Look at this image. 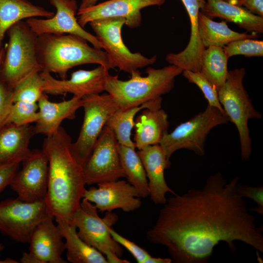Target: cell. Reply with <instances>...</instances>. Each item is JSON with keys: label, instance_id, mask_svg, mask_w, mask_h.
I'll return each instance as SVG.
<instances>
[{"label": "cell", "instance_id": "1", "mask_svg": "<svg viewBox=\"0 0 263 263\" xmlns=\"http://www.w3.org/2000/svg\"><path fill=\"white\" fill-rule=\"evenodd\" d=\"M239 181L235 177L228 182L217 172L202 188L174 194L147 231V240L166 246L176 263H206L221 242L232 252L234 242L240 241L263 253V228L238 194Z\"/></svg>", "mask_w": 263, "mask_h": 263}, {"label": "cell", "instance_id": "2", "mask_svg": "<svg viewBox=\"0 0 263 263\" xmlns=\"http://www.w3.org/2000/svg\"><path fill=\"white\" fill-rule=\"evenodd\" d=\"M72 139L60 126L44 139L42 150L48 162L47 194L49 215L69 221L80 206L86 190L82 166L71 150Z\"/></svg>", "mask_w": 263, "mask_h": 263}, {"label": "cell", "instance_id": "3", "mask_svg": "<svg viewBox=\"0 0 263 263\" xmlns=\"http://www.w3.org/2000/svg\"><path fill=\"white\" fill-rule=\"evenodd\" d=\"M83 38L72 34H44L38 36V58L41 71L66 79L72 68L88 64L113 69L105 51L91 46Z\"/></svg>", "mask_w": 263, "mask_h": 263}, {"label": "cell", "instance_id": "4", "mask_svg": "<svg viewBox=\"0 0 263 263\" xmlns=\"http://www.w3.org/2000/svg\"><path fill=\"white\" fill-rule=\"evenodd\" d=\"M183 70L169 64L162 68L148 67L147 75L142 76L139 71L131 75L127 80L110 74L106 77L105 92L115 100L119 108L127 109L140 106L170 92L173 88L176 77Z\"/></svg>", "mask_w": 263, "mask_h": 263}, {"label": "cell", "instance_id": "5", "mask_svg": "<svg viewBox=\"0 0 263 263\" xmlns=\"http://www.w3.org/2000/svg\"><path fill=\"white\" fill-rule=\"evenodd\" d=\"M8 43L0 67V80L10 88L29 75L41 72L37 54L38 36L26 21H19L6 32Z\"/></svg>", "mask_w": 263, "mask_h": 263}, {"label": "cell", "instance_id": "6", "mask_svg": "<svg viewBox=\"0 0 263 263\" xmlns=\"http://www.w3.org/2000/svg\"><path fill=\"white\" fill-rule=\"evenodd\" d=\"M244 67L228 71L224 85L217 91L219 102L229 120L237 129L241 157L247 161L252 151L251 139L248 126L250 119H260L261 114L254 108L243 85L245 75Z\"/></svg>", "mask_w": 263, "mask_h": 263}, {"label": "cell", "instance_id": "7", "mask_svg": "<svg viewBox=\"0 0 263 263\" xmlns=\"http://www.w3.org/2000/svg\"><path fill=\"white\" fill-rule=\"evenodd\" d=\"M95 205L83 198L79 208L68 221L74 225L78 235L89 245L101 252L108 263H129L122 259L123 253L122 246L112 238L109 229L116 223L118 216L111 212H106L101 218Z\"/></svg>", "mask_w": 263, "mask_h": 263}, {"label": "cell", "instance_id": "8", "mask_svg": "<svg viewBox=\"0 0 263 263\" xmlns=\"http://www.w3.org/2000/svg\"><path fill=\"white\" fill-rule=\"evenodd\" d=\"M225 113L209 105L203 112L166 133L159 145L167 157L178 150L187 149L199 156L205 154V143L212 129L229 121Z\"/></svg>", "mask_w": 263, "mask_h": 263}, {"label": "cell", "instance_id": "9", "mask_svg": "<svg viewBox=\"0 0 263 263\" xmlns=\"http://www.w3.org/2000/svg\"><path fill=\"white\" fill-rule=\"evenodd\" d=\"M126 23L123 18L113 17L96 19L89 24L101 43L113 68L132 74L154 64L156 56L148 57L139 52H132L124 43L122 29Z\"/></svg>", "mask_w": 263, "mask_h": 263}, {"label": "cell", "instance_id": "10", "mask_svg": "<svg viewBox=\"0 0 263 263\" xmlns=\"http://www.w3.org/2000/svg\"><path fill=\"white\" fill-rule=\"evenodd\" d=\"M82 100L83 122L78 138L71 143V149L75 160L82 166L107 121L119 106L108 93L85 96Z\"/></svg>", "mask_w": 263, "mask_h": 263}, {"label": "cell", "instance_id": "11", "mask_svg": "<svg viewBox=\"0 0 263 263\" xmlns=\"http://www.w3.org/2000/svg\"><path fill=\"white\" fill-rule=\"evenodd\" d=\"M49 217L45 199H7L0 202V232L16 242L28 243L36 226Z\"/></svg>", "mask_w": 263, "mask_h": 263}, {"label": "cell", "instance_id": "12", "mask_svg": "<svg viewBox=\"0 0 263 263\" xmlns=\"http://www.w3.org/2000/svg\"><path fill=\"white\" fill-rule=\"evenodd\" d=\"M118 146L113 132L105 125L91 153L82 166L86 185L125 178L120 160Z\"/></svg>", "mask_w": 263, "mask_h": 263}, {"label": "cell", "instance_id": "13", "mask_svg": "<svg viewBox=\"0 0 263 263\" xmlns=\"http://www.w3.org/2000/svg\"><path fill=\"white\" fill-rule=\"evenodd\" d=\"M56 10L51 18H31L26 22L38 36L44 34H72L86 39L93 46L102 49L95 35L87 31L77 21L78 5L75 0H49Z\"/></svg>", "mask_w": 263, "mask_h": 263}, {"label": "cell", "instance_id": "14", "mask_svg": "<svg viewBox=\"0 0 263 263\" xmlns=\"http://www.w3.org/2000/svg\"><path fill=\"white\" fill-rule=\"evenodd\" d=\"M10 186L18 197L27 202L45 199L47 190L48 162L43 150H32L22 161Z\"/></svg>", "mask_w": 263, "mask_h": 263}, {"label": "cell", "instance_id": "15", "mask_svg": "<svg viewBox=\"0 0 263 263\" xmlns=\"http://www.w3.org/2000/svg\"><path fill=\"white\" fill-rule=\"evenodd\" d=\"M108 70L98 65L91 70H79L73 72L69 79H57L51 73L41 71L43 91L46 94L62 95L71 94L82 98L105 92V83L109 74Z\"/></svg>", "mask_w": 263, "mask_h": 263}, {"label": "cell", "instance_id": "16", "mask_svg": "<svg viewBox=\"0 0 263 263\" xmlns=\"http://www.w3.org/2000/svg\"><path fill=\"white\" fill-rule=\"evenodd\" d=\"M86 189L83 198L94 204L98 212L121 209L128 212L140 207L142 202L136 189L127 181L117 180L97 184Z\"/></svg>", "mask_w": 263, "mask_h": 263}, {"label": "cell", "instance_id": "17", "mask_svg": "<svg viewBox=\"0 0 263 263\" xmlns=\"http://www.w3.org/2000/svg\"><path fill=\"white\" fill-rule=\"evenodd\" d=\"M166 0H109L94 6L78 9L77 21L84 28L90 22L98 19L118 17L126 19L125 25L130 28L139 27L142 9L151 6H161Z\"/></svg>", "mask_w": 263, "mask_h": 263}, {"label": "cell", "instance_id": "18", "mask_svg": "<svg viewBox=\"0 0 263 263\" xmlns=\"http://www.w3.org/2000/svg\"><path fill=\"white\" fill-rule=\"evenodd\" d=\"M188 14L190 23V36L188 43L182 51L170 53L166 56L169 64L183 70L200 72L201 57L206 48L202 42L198 31V16L203 9L206 0H181Z\"/></svg>", "mask_w": 263, "mask_h": 263}, {"label": "cell", "instance_id": "19", "mask_svg": "<svg viewBox=\"0 0 263 263\" xmlns=\"http://www.w3.org/2000/svg\"><path fill=\"white\" fill-rule=\"evenodd\" d=\"M137 152L146 172L149 196L154 203L165 204L167 201L166 194H175L167 185L164 175L165 169L171 165L169 159L159 144L147 146Z\"/></svg>", "mask_w": 263, "mask_h": 263}, {"label": "cell", "instance_id": "20", "mask_svg": "<svg viewBox=\"0 0 263 263\" xmlns=\"http://www.w3.org/2000/svg\"><path fill=\"white\" fill-rule=\"evenodd\" d=\"M49 217L35 228L28 243L29 252L43 263H66L62 255L65 250L61 232Z\"/></svg>", "mask_w": 263, "mask_h": 263}, {"label": "cell", "instance_id": "21", "mask_svg": "<svg viewBox=\"0 0 263 263\" xmlns=\"http://www.w3.org/2000/svg\"><path fill=\"white\" fill-rule=\"evenodd\" d=\"M82 98L73 95L59 102L51 101L44 93L38 101V119L34 126L36 134L49 136L55 132L66 119H74L77 110L82 108Z\"/></svg>", "mask_w": 263, "mask_h": 263}, {"label": "cell", "instance_id": "22", "mask_svg": "<svg viewBox=\"0 0 263 263\" xmlns=\"http://www.w3.org/2000/svg\"><path fill=\"white\" fill-rule=\"evenodd\" d=\"M31 124L6 123L0 128V165L20 163L31 153L29 144L35 135Z\"/></svg>", "mask_w": 263, "mask_h": 263}, {"label": "cell", "instance_id": "23", "mask_svg": "<svg viewBox=\"0 0 263 263\" xmlns=\"http://www.w3.org/2000/svg\"><path fill=\"white\" fill-rule=\"evenodd\" d=\"M169 126L168 115L161 107L144 109L134 120L133 142L138 150L159 144Z\"/></svg>", "mask_w": 263, "mask_h": 263}, {"label": "cell", "instance_id": "24", "mask_svg": "<svg viewBox=\"0 0 263 263\" xmlns=\"http://www.w3.org/2000/svg\"><path fill=\"white\" fill-rule=\"evenodd\" d=\"M201 11L209 17L218 18L234 23L247 32L257 35L263 33V17L242 6L223 0H206Z\"/></svg>", "mask_w": 263, "mask_h": 263}, {"label": "cell", "instance_id": "25", "mask_svg": "<svg viewBox=\"0 0 263 263\" xmlns=\"http://www.w3.org/2000/svg\"><path fill=\"white\" fill-rule=\"evenodd\" d=\"M55 219L65 240L67 261L71 263H108L101 252L79 237L74 225L63 219Z\"/></svg>", "mask_w": 263, "mask_h": 263}, {"label": "cell", "instance_id": "26", "mask_svg": "<svg viewBox=\"0 0 263 263\" xmlns=\"http://www.w3.org/2000/svg\"><path fill=\"white\" fill-rule=\"evenodd\" d=\"M54 13L28 0H0V51L7 30L16 23L31 18L52 17Z\"/></svg>", "mask_w": 263, "mask_h": 263}, {"label": "cell", "instance_id": "27", "mask_svg": "<svg viewBox=\"0 0 263 263\" xmlns=\"http://www.w3.org/2000/svg\"><path fill=\"white\" fill-rule=\"evenodd\" d=\"M198 31L202 42L206 48L210 46L223 48L237 39L258 37L256 34L234 31L229 28L226 21H215L201 11L198 16Z\"/></svg>", "mask_w": 263, "mask_h": 263}, {"label": "cell", "instance_id": "28", "mask_svg": "<svg viewBox=\"0 0 263 263\" xmlns=\"http://www.w3.org/2000/svg\"><path fill=\"white\" fill-rule=\"evenodd\" d=\"M162 100L159 97L138 106L124 109L119 108L113 113L106 125L112 130L119 144L136 149L131 139L136 114L144 109L161 107Z\"/></svg>", "mask_w": 263, "mask_h": 263}, {"label": "cell", "instance_id": "29", "mask_svg": "<svg viewBox=\"0 0 263 263\" xmlns=\"http://www.w3.org/2000/svg\"><path fill=\"white\" fill-rule=\"evenodd\" d=\"M118 151L127 181L136 189L140 198H146L149 196L146 172L135 148L119 144Z\"/></svg>", "mask_w": 263, "mask_h": 263}, {"label": "cell", "instance_id": "30", "mask_svg": "<svg viewBox=\"0 0 263 263\" xmlns=\"http://www.w3.org/2000/svg\"><path fill=\"white\" fill-rule=\"evenodd\" d=\"M228 60L222 47L210 46L203 53L200 72L217 91L224 85L227 78Z\"/></svg>", "mask_w": 263, "mask_h": 263}, {"label": "cell", "instance_id": "31", "mask_svg": "<svg viewBox=\"0 0 263 263\" xmlns=\"http://www.w3.org/2000/svg\"><path fill=\"white\" fill-rule=\"evenodd\" d=\"M44 93L40 72H35L22 79L13 88V102L38 103Z\"/></svg>", "mask_w": 263, "mask_h": 263}, {"label": "cell", "instance_id": "32", "mask_svg": "<svg viewBox=\"0 0 263 263\" xmlns=\"http://www.w3.org/2000/svg\"><path fill=\"white\" fill-rule=\"evenodd\" d=\"M223 49L228 59L240 55L249 57H262L263 56V41L255 38H242L229 43Z\"/></svg>", "mask_w": 263, "mask_h": 263}, {"label": "cell", "instance_id": "33", "mask_svg": "<svg viewBox=\"0 0 263 263\" xmlns=\"http://www.w3.org/2000/svg\"><path fill=\"white\" fill-rule=\"evenodd\" d=\"M38 103L13 102L6 123L24 125L35 123L38 118Z\"/></svg>", "mask_w": 263, "mask_h": 263}, {"label": "cell", "instance_id": "34", "mask_svg": "<svg viewBox=\"0 0 263 263\" xmlns=\"http://www.w3.org/2000/svg\"><path fill=\"white\" fill-rule=\"evenodd\" d=\"M182 74L188 82L195 84L200 88L208 102V105L224 112L219 100L217 90L201 72L183 70Z\"/></svg>", "mask_w": 263, "mask_h": 263}, {"label": "cell", "instance_id": "35", "mask_svg": "<svg viewBox=\"0 0 263 263\" xmlns=\"http://www.w3.org/2000/svg\"><path fill=\"white\" fill-rule=\"evenodd\" d=\"M109 231L113 239L128 250L137 263H144L145 261L150 256L145 249L120 235L112 227L110 228Z\"/></svg>", "mask_w": 263, "mask_h": 263}, {"label": "cell", "instance_id": "36", "mask_svg": "<svg viewBox=\"0 0 263 263\" xmlns=\"http://www.w3.org/2000/svg\"><path fill=\"white\" fill-rule=\"evenodd\" d=\"M237 190L240 196L252 199L257 205L251 210L260 215L263 214V187H252L238 183Z\"/></svg>", "mask_w": 263, "mask_h": 263}, {"label": "cell", "instance_id": "37", "mask_svg": "<svg viewBox=\"0 0 263 263\" xmlns=\"http://www.w3.org/2000/svg\"><path fill=\"white\" fill-rule=\"evenodd\" d=\"M13 103V89L0 80V128L5 124Z\"/></svg>", "mask_w": 263, "mask_h": 263}, {"label": "cell", "instance_id": "38", "mask_svg": "<svg viewBox=\"0 0 263 263\" xmlns=\"http://www.w3.org/2000/svg\"><path fill=\"white\" fill-rule=\"evenodd\" d=\"M20 163L0 165V194L10 186Z\"/></svg>", "mask_w": 263, "mask_h": 263}, {"label": "cell", "instance_id": "39", "mask_svg": "<svg viewBox=\"0 0 263 263\" xmlns=\"http://www.w3.org/2000/svg\"><path fill=\"white\" fill-rule=\"evenodd\" d=\"M238 5L244 7L255 15L263 17V0H241Z\"/></svg>", "mask_w": 263, "mask_h": 263}, {"label": "cell", "instance_id": "40", "mask_svg": "<svg viewBox=\"0 0 263 263\" xmlns=\"http://www.w3.org/2000/svg\"><path fill=\"white\" fill-rule=\"evenodd\" d=\"M20 262L21 263H43L41 260L30 252H24L20 259Z\"/></svg>", "mask_w": 263, "mask_h": 263}, {"label": "cell", "instance_id": "41", "mask_svg": "<svg viewBox=\"0 0 263 263\" xmlns=\"http://www.w3.org/2000/svg\"><path fill=\"white\" fill-rule=\"evenodd\" d=\"M172 263L171 258H162L160 257H153L150 256L147 259L144 263Z\"/></svg>", "mask_w": 263, "mask_h": 263}, {"label": "cell", "instance_id": "42", "mask_svg": "<svg viewBox=\"0 0 263 263\" xmlns=\"http://www.w3.org/2000/svg\"><path fill=\"white\" fill-rule=\"evenodd\" d=\"M99 0H81L78 9L88 8L97 4Z\"/></svg>", "mask_w": 263, "mask_h": 263}, {"label": "cell", "instance_id": "43", "mask_svg": "<svg viewBox=\"0 0 263 263\" xmlns=\"http://www.w3.org/2000/svg\"><path fill=\"white\" fill-rule=\"evenodd\" d=\"M19 263L17 261L11 258H7L3 260H0V263Z\"/></svg>", "mask_w": 263, "mask_h": 263}, {"label": "cell", "instance_id": "44", "mask_svg": "<svg viewBox=\"0 0 263 263\" xmlns=\"http://www.w3.org/2000/svg\"><path fill=\"white\" fill-rule=\"evenodd\" d=\"M4 48H3L0 51V67L1 64V62L4 56Z\"/></svg>", "mask_w": 263, "mask_h": 263}, {"label": "cell", "instance_id": "45", "mask_svg": "<svg viewBox=\"0 0 263 263\" xmlns=\"http://www.w3.org/2000/svg\"><path fill=\"white\" fill-rule=\"evenodd\" d=\"M225 0V1H227V2H229V3L233 4L238 5L239 2L241 0Z\"/></svg>", "mask_w": 263, "mask_h": 263}, {"label": "cell", "instance_id": "46", "mask_svg": "<svg viewBox=\"0 0 263 263\" xmlns=\"http://www.w3.org/2000/svg\"><path fill=\"white\" fill-rule=\"evenodd\" d=\"M5 248L4 245L2 243H0V255L1 254V252Z\"/></svg>", "mask_w": 263, "mask_h": 263}]
</instances>
